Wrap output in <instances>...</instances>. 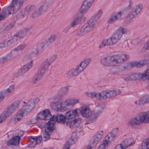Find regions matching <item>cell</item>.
<instances>
[{
	"label": "cell",
	"instance_id": "6da1fadb",
	"mask_svg": "<svg viewBox=\"0 0 149 149\" xmlns=\"http://www.w3.org/2000/svg\"><path fill=\"white\" fill-rule=\"evenodd\" d=\"M40 99L38 97H33L31 99L22 107L17 112L15 115L10 121V125H14L22 120L24 117L28 115L35 108L39 103Z\"/></svg>",
	"mask_w": 149,
	"mask_h": 149
},
{
	"label": "cell",
	"instance_id": "7a4b0ae2",
	"mask_svg": "<svg viewBox=\"0 0 149 149\" xmlns=\"http://www.w3.org/2000/svg\"><path fill=\"white\" fill-rule=\"evenodd\" d=\"M56 35H52L48 38L38 44L36 47L29 51L25 56L24 57V60H30L41 54L49 45L56 40Z\"/></svg>",
	"mask_w": 149,
	"mask_h": 149
},
{
	"label": "cell",
	"instance_id": "3957f363",
	"mask_svg": "<svg viewBox=\"0 0 149 149\" xmlns=\"http://www.w3.org/2000/svg\"><path fill=\"white\" fill-rule=\"evenodd\" d=\"M129 59L130 56L127 54H116L101 58L100 63L103 66L111 67L123 63Z\"/></svg>",
	"mask_w": 149,
	"mask_h": 149
},
{
	"label": "cell",
	"instance_id": "277c9868",
	"mask_svg": "<svg viewBox=\"0 0 149 149\" xmlns=\"http://www.w3.org/2000/svg\"><path fill=\"white\" fill-rule=\"evenodd\" d=\"M30 29L29 28H24L18 31L13 36L8 38L0 44V48H8L12 46L19 40L23 38L29 33Z\"/></svg>",
	"mask_w": 149,
	"mask_h": 149
},
{
	"label": "cell",
	"instance_id": "5b68a950",
	"mask_svg": "<svg viewBox=\"0 0 149 149\" xmlns=\"http://www.w3.org/2000/svg\"><path fill=\"white\" fill-rule=\"evenodd\" d=\"M58 56L54 54L45 60L40 65L37 73L32 79V83L35 84L38 82L45 74L51 65L56 60Z\"/></svg>",
	"mask_w": 149,
	"mask_h": 149
},
{
	"label": "cell",
	"instance_id": "8992f818",
	"mask_svg": "<svg viewBox=\"0 0 149 149\" xmlns=\"http://www.w3.org/2000/svg\"><path fill=\"white\" fill-rule=\"evenodd\" d=\"M148 65H149V59H143L129 62L119 65L111 69V71L112 72L126 71L134 68H141Z\"/></svg>",
	"mask_w": 149,
	"mask_h": 149
},
{
	"label": "cell",
	"instance_id": "52a82bcc",
	"mask_svg": "<svg viewBox=\"0 0 149 149\" xmlns=\"http://www.w3.org/2000/svg\"><path fill=\"white\" fill-rule=\"evenodd\" d=\"M103 11L102 10H98L84 25L82 26L77 32V35L79 36H84L90 32L95 27L99 19L102 15Z\"/></svg>",
	"mask_w": 149,
	"mask_h": 149
},
{
	"label": "cell",
	"instance_id": "ba28073f",
	"mask_svg": "<svg viewBox=\"0 0 149 149\" xmlns=\"http://www.w3.org/2000/svg\"><path fill=\"white\" fill-rule=\"evenodd\" d=\"M77 99H70L63 102H52L50 104L51 108L56 112H63L73 108L79 102Z\"/></svg>",
	"mask_w": 149,
	"mask_h": 149
},
{
	"label": "cell",
	"instance_id": "9c48e42d",
	"mask_svg": "<svg viewBox=\"0 0 149 149\" xmlns=\"http://www.w3.org/2000/svg\"><path fill=\"white\" fill-rule=\"evenodd\" d=\"M26 0H12L10 6L4 8L0 13V16L3 19L9 16L16 14L21 9Z\"/></svg>",
	"mask_w": 149,
	"mask_h": 149
},
{
	"label": "cell",
	"instance_id": "30bf717a",
	"mask_svg": "<svg viewBox=\"0 0 149 149\" xmlns=\"http://www.w3.org/2000/svg\"><path fill=\"white\" fill-rule=\"evenodd\" d=\"M121 93V91L119 89H113L104 90L100 93L92 92L90 93H86V95L89 98H95L96 100H101L114 98L120 95Z\"/></svg>",
	"mask_w": 149,
	"mask_h": 149
},
{
	"label": "cell",
	"instance_id": "8fae6325",
	"mask_svg": "<svg viewBox=\"0 0 149 149\" xmlns=\"http://www.w3.org/2000/svg\"><path fill=\"white\" fill-rule=\"evenodd\" d=\"M125 33V29L120 27L117 29L109 38L104 39L101 43L99 48H102L106 46H111L116 44L120 41Z\"/></svg>",
	"mask_w": 149,
	"mask_h": 149
},
{
	"label": "cell",
	"instance_id": "7c38bea8",
	"mask_svg": "<svg viewBox=\"0 0 149 149\" xmlns=\"http://www.w3.org/2000/svg\"><path fill=\"white\" fill-rule=\"evenodd\" d=\"M26 46V45L24 43L20 45L9 52L7 55L0 58V65L3 64L18 56L22 52Z\"/></svg>",
	"mask_w": 149,
	"mask_h": 149
},
{
	"label": "cell",
	"instance_id": "4fadbf2b",
	"mask_svg": "<svg viewBox=\"0 0 149 149\" xmlns=\"http://www.w3.org/2000/svg\"><path fill=\"white\" fill-rule=\"evenodd\" d=\"M95 0H85L82 3L73 21L74 24L78 25L81 22L83 15L90 8Z\"/></svg>",
	"mask_w": 149,
	"mask_h": 149
},
{
	"label": "cell",
	"instance_id": "5bb4252c",
	"mask_svg": "<svg viewBox=\"0 0 149 149\" xmlns=\"http://www.w3.org/2000/svg\"><path fill=\"white\" fill-rule=\"evenodd\" d=\"M20 103L21 100H17L4 109V111L0 115V124L4 122L17 110Z\"/></svg>",
	"mask_w": 149,
	"mask_h": 149
},
{
	"label": "cell",
	"instance_id": "9a60e30c",
	"mask_svg": "<svg viewBox=\"0 0 149 149\" xmlns=\"http://www.w3.org/2000/svg\"><path fill=\"white\" fill-rule=\"evenodd\" d=\"M149 123V110L138 114L130 121L131 126H137L142 124Z\"/></svg>",
	"mask_w": 149,
	"mask_h": 149
},
{
	"label": "cell",
	"instance_id": "2e32d148",
	"mask_svg": "<svg viewBox=\"0 0 149 149\" xmlns=\"http://www.w3.org/2000/svg\"><path fill=\"white\" fill-rule=\"evenodd\" d=\"M119 132V128H116L112 130L105 137L102 143L97 149H107L115 139Z\"/></svg>",
	"mask_w": 149,
	"mask_h": 149
},
{
	"label": "cell",
	"instance_id": "e0dca14e",
	"mask_svg": "<svg viewBox=\"0 0 149 149\" xmlns=\"http://www.w3.org/2000/svg\"><path fill=\"white\" fill-rule=\"evenodd\" d=\"M91 62L90 58H88L81 62L78 67L72 69L68 72L67 75L70 77H76L82 72L87 66L89 65Z\"/></svg>",
	"mask_w": 149,
	"mask_h": 149
},
{
	"label": "cell",
	"instance_id": "ac0fdd59",
	"mask_svg": "<svg viewBox=\"0 0 149 149\" xmlns=\"http://www.w3.org/2000/svg\"><path fill=\"white\" fill-rule=\"evenodd\" d=\"M131 5L128 6L127 8L118 12H115L112 15L110 18L108 20V24H111L115 22L116 21L122 20L129 15L128 14L130 10Z\"/></svg>",
	"mask_w": 149,
	"mask_h": 149
},
{
	"label": "cell",
	"instance_id": "d6986e66",
	"mask_svg": "<svg viewBox=\"0 0 149 149\" xmlns=\"http://www.w3.org/2000/svg\"><path fill=\"white\" fill-rule=\"evenodd\" d=\"M53 2V0H45L33 12L32 14V18H37L41 16L48 9Z\"/></svg>",
	"mask_w": 149,
	"mask_h": 149
},
{
	"label": "cell",
	"instance_id": "ffe728a7",
	"mask_svg": "<svg viewBox=\"0 0 149 149\" xmlns=\"http://www.w3.org/2000/svg\"><path fill=\"white\" fill-rule=\"evenodd\" d=\"M124 80L127 81H134L146 80L149 79V73L147 71L143 73L135 72L131 73L126 75L123 78Z\"/></svg>",
	"mask_w": 149,
	"mask_h": 149
},
{
	"label": "cell",
	"instance_id": "44dd1931",
	"mask_svg": "<svg viewBox=\"0 0 149 149\" xmlns=\"http://www.w3.org/2000/svg\"><path fill=\"white\" fill-rule=\"evenodd\" d=\"M56 115L52 116L47 123L46 128L45 130L44 133V139L45 141H48L52 133L55 130L56 123Z\"/></svg>",
	"mask_w": 149,
	"mask_h": 149
},
{
	"label": "cell",
	"instance_id": "7402d4cb",
	"mask_svg": "<svg viewBox=\"0 0 149 149\" xmlns=\"http://www.w3.org/2000/svg\"><path fill=\"white\" fill-rule=\"evenodd\" d=\"M143 8L142 3H138L132 10L131 12L127 17V19L125 21L126 24L129 23L133 19L136 17L140 14Z\"/></svg>",
	"mask_w": 149,
	"mask_h": 149
},
{
	"label": "cell",
	"instance_id": "603a6c76",
	"mask_svg": "<svg viewBox=\"0 0 149 149\" xmlns=\"http://www.w3.org/2000/svg\"><path fill=\"white\" fill-rule=\"evenodd\" d=\"M104 132L103 130H100L97 132L89 141L88 145L86 147V149H93L97 146L99 142L103 136Z\"/></svg>",
	"mask_w": 149,
	"mask_h": 149
},
{
	"label": "cell",
	"instance_id": "cb8c5ba5",
	"mask_svg": "<svg viewBox=\"0 0 149 149\" xmlns=\"http://www.w3.org/2000/svg\"><path fill=\"white\" fill-rule=\"evenodd\" d=\"M34 63V61L32 60L22 66L14 74V77L15 78H18L24 75L33 67Z\"/></svg>",
	"mask_w": 149,
	"mask_h": 149
},
{
	"label": "cell",
	"instance_id": "d4e9b609",
	"mask_svg": "<svg viewBox=\"0 0 149 149\" xmlns=\"http://www.w3.org/2000/svg\"><path fill=\"white\" fill-rule=\"evenodd\" d=\"M135 143L134 140L131 137L126 138L122 142L116 145L114 149H127L133 146Z\"/></svg>",
	"mask_w": 149,
	"mask_h": 149
},
{
	"label": "cell",
	"instance_id": "484cf974",
	"mask_svg": "<svg viewBox=\"0 0 149 149\" xmlns=\"http://www.w3.org/2000/svg\"><path fill=\"white\" fill-rule=\"evenodd\" d=\"M35 6L34 5H29L24 9L21 10V12L17 16L18 19H22L29 16L35 9Z\"/></svg>",
	"mask_w": 149,
	"mask_h": 149
},
{
	"label": "cell",
	"instance_id": "4316f807",
	"mask_svg": "<svg viewBox=\"0 0 149 149\" xmlns=\"http://www.w3.org/2000/svg\"><path fill=\"white\" fill-rule=\"evenodd\" d=\"M51 113L49 109H46L39 112L36 116V119L40 120H49L52 117Z\"/></svg>",
	"mask_w": 149,
	"mask_h": 149
},
{
	"label": "cell",
	"instance_id": "83f0119b",
	"mask_svg": "<svg viewBox=\"0 0 149 149\" xmlns=\"http://www.w3.org/2000/svg\"><path fill=\"white\" fill-rule=\"evenodd\" d=\"M79 136L78 133H75L72 134L70 137L65 142L63 149H70L71 147L77 142Z\"/></svg>",
	"mask_w": 149,
	"mask_h": 149
},
{
	"label": "cell",
	"instance_id": "f1b7e54d",
	"mask_svg": "<svg viewBox=\"0 0 149 149\" xmlns=\"http://www.w3.org/2000/svg\"><path fill=\"white\" fill-rule=\"evenodd\" d=\"M15 88V86L14 85H11V86L7 88L6 89L2 90L0 92V103L7 97L10 94Z\"/></svg>",
	"mask_w": 149,
	"mask_h": 149
},
{
	"label": "cell",
	"instance_id": "f546056e",
	"mask_svg": "<svg viewBox=\"0 0 149 149\" xmlns=\"http://www.w3.org/2000/svg\"><path fill=\"white\" fill-rule=\"evenodd\" d=\"M82 123V119L81 118H76L72 120L69 121L67 123V125L71 129H74L79 127Z\"/></svg>",
	"mask_w": 149,
	"mask_h": 149
},
{
	"label": "cell",
	"instance_id": "4dcf8cb0",
	"mask_svg": "<svg viewBox=\"0 0 149 149\" xmlns=\"http://www.w3.org/2000/svg\"><path fill=\"white\" fill-rule=\"evenodd\" d=\"M81 114L84 118H88L92 115V112L88 106H83L81 108L80 110Z\"/></svg>",
	"mask_w": 149,
	"mask_h": 149
},
{
	"label": "cell",
	"instance_id": "1f68e13d",
	"mask_svg": "<svg viewBox=\"0 0 149 149\" xmlns=\"http://www.w3.org/2000/svg\"><path fill=\"white\" fill-rule=\"evenodd\" d=\"M79 116V113L77 110H72L68 111L65 114V118L68 120H72L78 117Z\"/></svg>",
	"mask_w": 149,
	"mask_h": 149
},
{
	"label": "cell",
	"instance_id": "d6a6232c",
	"mask_svg": "<svg viewBox=\"0 0 149 149\" xmlns=\"http://www.w3.org/2000/svg\"><path fill=\"white\" fill-rule=\"evenodd\" d=\"M149 103V95H145L135 102L137 106H142Z\"/></svg>",
	"mask_w": 149,
	"mask_h": 149
},
{
	"label": "cell",
	"instance_id": "836d02e7",
	"mask_svg": "<svg viewBox=\"0 0 149 149\" xmlns=\"http://www.w3.org/2000/svg\"><path fill=\"white\" fill-rule=\"evenodd\" d=\"M20 136H14L8 141V144L10 146H17L20 144Z\"/></svg>",
	"mask_w": 149,
	"mask_h": 149
},
{
	"label": "cell",
	"instance_id": "e575fe53",
	"mask_svg": "<svg viewBox=\"0 0 149 149\" xmlns=\"http://www.w3.org/2000/svg\"><path fill=\"white\" fill-rule=\"evenodd\" d=\"M42 136H39L37 138H33L31 139V142L30 144H29L28 147L29 148H34L36 145L37 144H39L42 141Z\"/></svg>",
	"mask_w": 149,
	"mask_h": 149
},
{
	"label": "cell",
	"instance_id": "d590c367",
	"mask_svg": "<svg viewBox=\"0 0 149 149\" xmlns=\"http://www.w3.org/2000/svg\"><path fill=\"white\" fill-rule=\"evenodd\" d=\"M138 149H149V137L143 141Z\"/></svg>",
	"mask_w": 149,
	"mask_h": 149
},
{
	"label": "cell",
	"instance_id": "8d00e7d4",
	"mask_svg": "<svg viewBox=\"0 0 149 149\" xmlns=\"http://www.w3.org/2000/svg\"><path fill=\"white\" fill-rule=\"evenodd\" d=\"M66 118L63 115H56L57 122L61 124H64L66 122Z\"/></svg>",
	"mask_w": 149,
	"mask_h": 149
},
{
	"label": "cell",
	"instance_id": "74e56055",
	"mask_svg": "<svg viewBox=\"0 0 149 149\" xmlns=\"http://www.w3.org/2000/svg\"><path fill=\"white\" fill-rule=\"evenodd\" d=\"M143 49L145 50H149V40L148 41L146 44L144 45Z\"/></svg>",
	"mask_w": 149,
	"mask_h": 149
},
{
	"label": "cell",
	"instance_id": "f35d334b",
	"mask_svg": "<svg viewBox=\"0 0 149 149\" xmlns=\"http://www.w3.org/2000/svg\"><path fill=\"white\" fill-rule=\"evenodd\" d=\"M148 70L149 72V66L148 67Z\"/></svg>",
	"mask_w": 149,
	"mask_h": 149
}]
</instances>
